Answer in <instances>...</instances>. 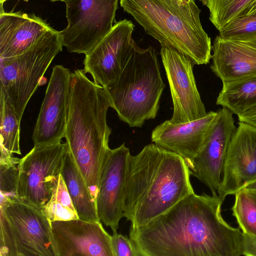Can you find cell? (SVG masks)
<instances>
[{
    "label": "cell",
    "mask_w": 256,
    "mask_h": 256,
    "mask_svg": "<svg viewBox=\"0 0 256 256\" xmlns=\"http://www.w3.org/2000/svg\"><path fill=\"white\" fill-rule=\"evenodd\" d=\"M218 194L185 197L148 224L130 227L142 256H243L244 234L222 218Z\"/></svg>",
    "instance_id": "cell-1"
},
{
    "label": "cell",
    "mask_w": 256,
    "mask_h": 256,
    "mask_svg": "<svg viewBox=\"0 0 256 256\" xmlns=\"http://www.w3.org/2000/svg\"><path fill=\"white\" fill-rule=\"evenodd\" d=\"M118 0H64L68 26L60 32L70 52L86 54L112 29Z\"/></svg>",
    "instance_id": "cell-8"
},
{
    "label": "cell",
    "mask_w": 256,
    "mask_h": 256,
    "mask_svg": "<svg viewBox=\"0 0 256 256\" xmlns=\"http://www.w3.org/2000/svg\"><path fill=\"white\" fill-rule=\"evenodd\" d=\"M62 46L60 32L52 28L23 53L0 57V86L7 92L20 121L44 74Z\"/></svg>",
    "instance_id": "cell-7"
},
{
    "label": "cell",
    "mask_w": 256,
    "mask_h": 256,
    "mask_svg": "<svg viewBox=\"0 0 256 256\" xmlns=\"http://www.w3.org/2000/svg\"><path fill=\"white\" fill-rule=\"evenodd\" d=\"M217 114L210 111L200 118L173 124L166 120L152 131V141L166 150L180 156L190 168L200 151Z\"/></svg>",
    "instance_id": "cell-18"
},
{
    "label": "cell",
    "mask_w": 256,
    "mask_h": 256,
    "mask_svg": "<svg viewBox=\"0 0 256 256\" xmlns=\"http://www.w3.org/2000/svg\"><path fill=\"white\" fill-rule=\"evenodd\" d=\"M201 1L204 5H206L207 3V0H199Z\"/></svg>",
    "instance_id": "cell-33"
},
{
    "label": "cell",
    "mask_w": 256,
    "mask_h": 256,
    "mask_svg": "<svg viewBox=\"0 0 256 256\" xmlns=\"http://www.w3.org/2000/svg\"><path fill=\"white\" fill-rule=\"evenodd\" d=\"M248 192H250L256 198V192H250V191H248Z\"/></svg>",
    "instance_id": "cell-34"
},
{
    "label": "cell",
    "mask_w": 256,
    "mask_h": 256,
    "mask_svg": "<svg viewBox=\"0 0 256 256\" xmlns=\"http://www.w3.org/2000/svg\"><path fill=\"white\" fill-rule=\"evenodd\" d=\"M112 246L114 256H142L130 238L117 232L112 236Z\"/></svg>",
    "instance_id": "cell-28"
},
{
    "label": "cell",
    "mask_w": 256,
    "mask_h": 256,
    "mask_svg": "<svg viewBox=\"0 0 256 256\" xmlns=\"http://www.w3.org/2000/svg\"><path fill=\"white\" fill-rule=\"evenodd\" d=\"M254 14H256V0H252L242 12L239 18L251 16Z\"/></svg>",
    "instance_id": "cell-31"
},
{
    "label": "cell",
    "mask_w": 256,
    "mask_h": 256,
    "mask_svg": "<svg viewBox=\"0 0 256 256\" xmlns=\"http://www.w3.org/2000/svg\"><path fill=\"white\" fill-rule=\"evenodd\" d=\"M8 0H0V4H4V2Z\"/></svg>",
    "instance_id": "cell-35"
},
{
    "label": "cell",
    "mask_w": 256,
    "mask_h": 256,
    "mask_svg": "<svg viewBox=\"0 0 256 256\" xmlns=\"http://www.w3.org/2000/svg\"><path fill=\"white\" fill-rule=\"evenodd\" d=\"M60 174L79 218L91 222H100L96 205L68 148L64 159Z\"/></svg>",
    "instance_id": "cell-20"
},
{
    "label": "cell",
    "mask_w": 256,
    "mask_h": 256,
    "mask_svg": "<svg viewBox=\"0 0 256 256\" xmlns=\"http://www.w3.org/2000/svg\"><path fill=\"white\" fill-rule=\"evenodd\" d=\"M239 122H244L256 127V108L244 112L238 116Z\"/></svg>",
    "instance_id": "cell-30"
},
{
    "label": "cell",
    "mask_w": 256,
    "mask_h": 256,
    "mask_svg": "<svg viewBox=\"0 0 256 256\" xmlns=\"http://www.w3.org/2000/svg\"><path fill=\"white\" fill-rule=\"evenodd\" d=\"M86 74L84 70L71 73L64 138L96 204L102 166L110 148L112 130L106 116L110 104L104 87Z\"/></svg>",
    "instance_id": "cell-3"
},
{
    "label": "cell",
    "mask_w": 256,
    "mask_h": 256,
    "mask_svg": "<svg viewBox=\"0 0 256 256\" xmlns=\"http://www.w3.org/2000/svg\"><path fill=\"white\" fill-rule=\"evenodd\" d=\"M256 179V127L239 122L224 159L218 194L224 202Z\"/></svg>",
    "instance_id": "cell-15"
},
{
    "label": "cell",
    "mask_w": 256,
    "mask_h": 256,
    "mask_svg": "<svg viewBox=\"0 0 256 256\" xmlns=\"http://www.w3.org/2000/svg\"><path fill=\"white\" fill-rule=\"evenodd\" d=\"M165 86L155 50L135 42L118 74L103 87L119 118L139 128L156 117Z\"/></svg>",
    "instance_id": "cell-5"
},
{
    "label": "cell",
    "mask_w": 256,
    "mask_h": 256,
    "mask_svg": "<svg viewBox=\"0 0 256 256\" xmlns=\"http://www.w3.org/2000/svg\"><path fill=\"white\" fill-rule=\"evenodd\" d=\"M191 176L180 156L154 144L130 155L124 199L130 226L148 224L194 193Z\"/></svg>",
    "instance_id": "cell-2"
},
{
    "label": "cell",
    "mask_w": 256,
    "mask_h": 256,
    "mask_svg": "<svg viewBox=\"0 0 256 256\" xmlns=\"http://www.w3.org/2000/svg\"><path fill=\"white\" fill-rule=\"evenodd\" d=\"M42 210L51 221L79 218L60 174L54 178L50 197Z\"/></svg>",
    "instance_id": "cell-23"
},
{
    "label": "cell",
    "mask_w": 256,
    "mask_h": 256,
    "mask_svg": "<svg viewBox=\"0 0 256 256\" xmlns=\"http://www.w3.org/2000/svg\"><path fill=\"white\" fill-rule=\"evenodd\" d=\"M216 104L238 116L256 108V76L222 84Z\"/></svg>",
    "instance_id": "cell-21"
},
{
    "label": "cell",
    "mask_w": 256,
    "mask_h": 256,
    "mask_svg": "<svg viewBox=\"0 0 256 256\" xmlns=\"http://www.w3.org/2000/svg\"><path fill=\"white\" fill-rule=\"evenodd\" d=\"M217 114L196 156L190 166L191 174L218 194L228 147L236 127L232 113L222 107Z\"/></svg>",
    "instance_id": "cell-11"
},
{
    "label": "cell",
    "mask_w": 256,
    "mask_h": 256,
    "mask_svg": "<svg viewBox=\"0 0 256 256\" xmlns=\"http://www.w3.org/2000/svg\"><path fill=\"white\" fill-rule=\"evenodd\" d=\"M160 54L170 86L173 124L189 122L206 116L208 112L197 88L192 61L174 48L160 44Z\"/></svg>",
    "instance_id": "cell-10"
},
{
    "label": "cell",
    "mask_w": 256,
    "mask_h": 256,
    "mask_svg": "<svg viewBox=\"0 0 256 256\" xmlns=\"http://www.w3.org/2000/svg\"><path fill=\"white\" fill-rule=\"evenodd\" d=\"M20 158L0 152V206L13 201H22L18 193V164Z\"/></svg>",
    "instance_id": "cell-24"
},
{
    "label": "cell",
    "mask_w": 256,
    "mask_h": 256,
    "mask_svg": "<svg viewBox=\"0 0 256 256\" xmlns=\"http://www.w3.org/2000/svg\"><path fill=\"white\" fill-rule=\"evenodd\" d=\"M225 38L240 39L256 36V14L237 18L218 30Z\"/></svg>",
    "instance_id": "cell-27"
},
{
    "label": "cell",
    "mask_w": 256,
    "mask_h": 256,
    "mask_svg": "<svg viewBox=\"0 0 256 256\" xmlns=\"http://www.w3.org/2000/svg\"><path fill=\"white\" fill-rule=\"evenodd\" d=\"M0 151L10 155L21 154L20 123L15 109L4 88L0 92Z\"/></svg>",
    "instance_id": "cell-22"
},
{
    "label": "cell",
    "mask_w": 256,
    "mask_h": 256,
    "mask_svg": "<svg viewBox=\"0 0 256 256\" xmlns=\"http://www.w3.org/2000/svg\"><path fill=\"white\" fill-rule=\"evenodd\" d=\"M242 189L250 192H256V179L247 184Z\"/></svg>",
    "instance_id": "cell-32"
},
{
    "label": "cell",
    "mask_w": 256,
    "mask_h": 256,
    "mask_svg": "<svg viewBox=\"0 0 256 256\" xmlns=\"http://www.w3.org/2000/svg\"><path fill=\"white\" fill-rule=\"evenodd\" d=\"M252 0H207L210 20L220 30L228 24L239 18Z\"/></svg>",
    "instance_id": "cell-26"
},
{
    "label": "cell",
    "mask_w": 256,
    "mask_h": 256,
    "mask_svg": "<svg viewBox=\"0 0 256 256\" xmlns=\"http://www.w3.org/2000/svg\"><path fill=\"white\" fill-rule=\"evenodd\" d=\"M68 146L62 140L34 146L18 164L22 201L42 209L49 200L54 178L60 174Z\"/></svg>",
    "instance_id": "cell-9"
},
{
    "label": "cell",
    "mask_w": 256,
    "mask_h": 256,
    "mask_svg": "<svg viewBox=\"0 0 256 256\" xmlns=\"http://www.w3.org/2000/svg\"><path fill=\"white\" fill-rule=\"evenodd\" d=\"M0 10V57L19 55L32 46L52 28L34 14Z\"/></svg>",
    "instance_id": "cell-19"
},
{
    "label": "cell",
    "mask_w": 256,
    "mask_h": 256,
    "mask_svg": "<svg viewBox=\"0 0 256 256\" xmlns=\"http://www.w3.org/2000/svg\"><path fill=\"white\" fill-rule=\"evenodd\" d=\"M131 154L124 143L109 148L102 168L96 204L99 218L116 232L119 222L124 217V192Z\"/></svg>",
    "instance_id": "cell-12"
},
{
    "label": "cell",
    "mask_w": 256,
    "mask_h": 256,
    "mask_svg": "<svg viewBox=\"0 0 256 256\" xmlns=\"http://www.w3.org/2000/svg\"><path fill=\"white\" fill-rule=\"evenodd\" d=\"M134 27L126 19L115 22L112 30L85 54L84 70L95 83L104 86L118 74L135 42Z\"/></svg>",
    "instance_id": "cell-14"
},
{
    "label": "cell",
    "mask_w": 256,
    "mask_h": 256,
    "mask_svg": "<svg viewBox=\"0 0 256 256\" xmlns=\"http://www.w3.org/2000/svg\"><path fill=\"white\" fill-rule=\"evenodd\" d=\"M58 256H114L112 236L100 222L78 218L51 221Z\"/></svg>",
    "instance_id": "cell-16"
},
{
    "label": "cell",
    "mask_w": 256,
    "mask_h": 256,
    "mask_svg": "<svg viewBox=\"0 0 256 256\" xmlns=\"http://www.w3.org/2000/svg\"><path fill=\"white\" fill-rule=\"evenodd\" d=\"M232 216L243 233L256 236V198L242 189L234 194Z\"/></svg>",
    "instance_id": "cell-25"
},
{
    "label": "cell",
    "mask_w": 256,
    "mask_h": 256,
    "mask_svg": "<svg viewBox=\"0 0 256 256\" xmlns=\"http://www.w3.org/2000/svg\"><path fill=\"white\" fill-rule=\"evenodd\" d=\"M212 71L222 84L256 76V36L230 39L216 36Z\"/></svg>",
    "instance_id": "cell-17"
},
{
    "label": "cell",
    "mask_w": 256,
    "mask_h": 256,
    "mask_svg": "<svg viewBox=\"0 0 256 256\" xmlns=\"http://www.w3.org/2000/svg\"><path fill=\"white\" fill-rule=\"evenodd\" d=\"M243 234V256H256V236L246 233Z\"/></svg>",
    "instance_id": "cell-29"
},
{
    "label": "cell",
    "mask_w": 256,
    "mask_h": 256,
    "mask_svg": "<svg viewBox=\"0 0 256 256\" xmlns=\"http://www.w3.org/2000/svg\"><path fill=\"white\" fill-rule=\"evenodd\" d=\"M71 72L62 65H56L46 90L34 129V146L62 140L64 138Z\"/></svg>",
    "instance_id": "cell-13"
},
{
    "label": "cell",
    "mask_w": 256,
    "mask_h": 256,
    "mask_svg": "<svg viewBox=\"0 0 256 256\" xmlns=\"http://www.w3.org/2000/svg\"><path fill=\"white\" fill-rule=\"evenodd\" d=\"M120 5L160 44L174 48L195 64L209 63L211 40L194 0H120Z\"/></svg>",
    "instance_id": "cell-4"
},
{
    "label": "cell",
    "mask_w": 256,
    "mask_h": 256,
    "mask_svg": "<svg viewBox=\"0 0 256 256\" xmlns=\"http://www.w3.org/2000/svg\"><path fill=\"white\" fill-rule=\"evenodd\" d=\"M0 256H58L50 220L23 201L0 206Z\"/></svg>",
    "instance_id": "cell-6"
},
{
    "label": "cell",
    "mask_w": 256,
    "mask_h": 256,
    "mask_svg": "<svg viewBox=\"0 0 256 256\" xmlns=\"http://www.w3.org/2000/svg\"><path fill=\"white\" fill-rule=\"evenodd\" d=\"M64 0H50L51 2H57V1H62L63 2Z\"/></svg>",
    "instance_id": "cell-36"
}]
</instances>
